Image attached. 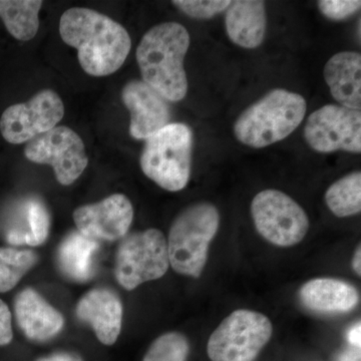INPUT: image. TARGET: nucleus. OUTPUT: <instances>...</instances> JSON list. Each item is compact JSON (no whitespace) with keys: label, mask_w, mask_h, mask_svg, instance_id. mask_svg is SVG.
<instances>
[{"label":"nucleus","mask_w":361,"mask_h":361,"mask_svg":"<svg viewBox=\"0 0 361 361\" xmlns=\"http://www.w3.org/2000/svg\"><path fill=\"white\" fill-rule=\"evenodd\" d=\"M59 33L66 44L77 49L80 66L92 77H106L120 70L132 47L129 32L122 25L82 7L63 13Z\"/></svg>","instance_id":"nucleus-1"},{"label":"nucleus","mask_w":361,"mask_h":361,"mask_svg":"<svg viewBox=\"0 0 361 361\" xmlns=\"http://www.w3.org/2000/svg\"><path fill=\"white\" fill-rule=\"evenodd\" d=\"M190 42L191 39L186 27L169 21L152 27L137 45L135 58L142 82L168 102L177 103L187 96L184 59Z\"/></svg>","instance_id":"nucleus-2"},{"label":"nucleus","mask_w":361,"mask_h":361,"mask_svg":"<svg viewBox=\"0 0 361 361\" xmlns=\"http://www.w3.org/2000/svg\"><path fill=\"white\" fill-rule=\"evenodd\" d=\"M307 111L305 99L283 89L271 90L246 109L234 123L236 139L262 149L286 139L301 125Z\"/></svg>","instance_id":"nucleus-3"},{"label":"nucleus","mask_w":361,"mask_h":361,"mask_svg":"<svg viewBox=\"0 0 361 361\" xmlns=\"http://www.w3.org/2000/svg\"><path fill=\"white\" fill-rule=\"evenodd\" d=\"M219 226V211L208 202L193 204L180 213L171 226L167 240L173 269L185 276L200 277Z\"/></svg>","instance_id":"nucleus-4"},{"label":"nucleus","mask_w":361,"mask_h":361,"mask_svg":"<svg viewBox=\"0 0 361 361\" xmlns=\"http://www.w3.org/2000/svg\"><path fill=\"white\" fill-rule=\"evenodd\" d=\"M193 133L185 123H169L146 140L140 164L161 189L179 192L191 177Z\"/></svg>","instance_id":"nucleus-5"},{"label":"nucleus","mask_w":361,"mask_h":361,"mask_svg":"<svg viewBox=\"0 0 361 361\" xmlns=\"http://www.w3.org/2000/svg\"><path fill=\"white\" fill-rule=\"evenodd\" d=\"M269 318L248 310L234 311L211 334L207 353L212 361H254L272 336Z\"/></svg>","instance_id":"nucleus-6"},{"label":"nucleus","mask_w":361,"mask_h":361,"mask_svg":"<svg viewBox=\"0 0 361 361\" xmlns=\"http://www.w3.org/2000/svg\"><path fill=\"white\" fill-rule=\"evenodd\" d=\"M170 266L167 239L158 229L123 237L116 257V281L132 291L146 282L160 279Z\"/></svg>","instance_id":"nucleus-7"},{"label":"nucleus","mask_w":361,"mask_h":361,"mask_svg":"<svg viewBox=\"0 0 361 361\" xmlns=\"http://www.w3.org/2000/svg\"><path fill=\"white\" fill-rule=\"evenodd\" d=\"M251 215L259 234L275 246H295L310 230L302 207L279 190L267 189L256 195Z\"/></svg>","instance_id":"nucleus-8"},{"label":"nucleus","mask_w":361,"mask_h":361,"mask_svg":"<svg viewBox=\"0 0 361 361\" xmlns=\"http://www.w3.org/2000/svg\"><path fill=\"white\" fill-rule=\"evenodd\" d=\"M25 155L33 163L51 166L63 186L75 183L89 164L82 137L65 126L54 128L28 142Z\"/></svg>","instance_id":"nucleus-9"},{"label":"nucleus","mask_w":361,"mask_h":361,"mask_svg":"<svg viewBox=\"0 0 361 361\" xmlns=\"http://www.w3.org/2000/svg\"><path fill=\"white\" fill-rule=\"evenodd\" d=\"M304 137L318 153L360 154L361 111L341 104H326L308 116Z\"/></svg>","instance_id":"nucleus-10"},{"label":"nucleus","mask_w":361,"mask_h":361,"mask_svg":"<svg viewBox=\"0 0 361 361\" xmlns=\"http://www.w3.org/2000/svg\"><path fill=\"white\" fill-rule=\"evenodd\" d=\"M65 116L61 97L51 90H40L26 103L9 106L0 118V132L6 142H28L56 127Z\"/></svg>","instance_id":"nucleus-11"},{"label":"nucleus","mask_w":361,"mask_h":361,"mask_svg":"<svg viewBox=\"0 0 361 361\" xmlns=\"http://www.w3.org/2000/svg\"><path fill=\"white\" fill-rule=\"evenodd\" d=\"M134 208L127 196L115 194L94 204L80 207L73 212L78 231L97 242H113L129 232Z\"/></svg>","instance_id":"nucleus-12"},{"label":"nucleus","mask_w":361,"mask_h":361,"mask_svg":"<svg viewBox=\"0 0 361 361\" xmlns=\"http://www.w3.org/2000/svg\"><path fill=\"white\" fill-rule=\"evenodd\" d=\"M122 101L130 114V135L134 139L147 140L170 123L167 99L142 80L128 82Z\"/></svg>","instance_id":"nucleus-13"},{"label":"nucleus","mask_w":361,"mask_h":361,"mask_svg":"<svg viewBox=\"0 0 361 361\" xmlns=\"http://www.w3.org/2000/svg\"><path fill=\"white\" fill-rule=\"evenodd\" d=\"M123 305L120 297L108 288L92 289L78 301L75 314L89 323L104 345H113L122 330Z\"/></svg>","instance_id":"nucleus-14"},{"label":"nucleus","mask_w":361,"mask_h":361,"mask_svg":"<svg viewBox=\"0 0 361 361\" xmlns=\"http://www.w3.org/2000/svg\"><path fill=\"white\" fill-rule=\"evenodd\" d=\"M14 314L21 331L32 341H49L65 325L61 313L32 288L23 289L16 297Z\"/></svg>","instance_id":"nucleus-15"},{"label":"nucleus","mask_w":361,"mask_h":361,"mask_svg":"<svg viewBox=\"0 0 361 361\" xmlns=\"http://www.w3.org/2000/svg\"><path fill=\"white\" fill-rule=\"evenodd\" d=\"M226 32L233 44L243 49L260 47L267 28L265 2L236 0L226 9Z\"/></svg>","instance_id":"nucleus-16"},{"label":"nucleus","mask_w":361,"mask_h":361,"mask_svg":"<svg viewBox=\"0 0 361 361\" xmlns=\"http://www.w3.org/2000/svg\"><path fill=\"white\" fill-rule=\"evenodd\" d=\"M299 297L306 308L324 314L349 312L360 302V294L353 284L334 278L310 280L301 287Z\"/></svg>","instance_id":"nucleus-17"},{"label":"nucleus","mask_w":361,"mask_h":361,"mask_svg":"<svg viewBox=\"0 0 361 361\" xmlns=\"http://www.w3.org/2000/svg\"><path fill=\"white\" fill-rule=\"evenodd\" d=\"M324 80L331 96L341 106L361 109V54L341 51L330 58L324 66Z\"/></svg>","instance_id":"nucleus-18"},{"label":"nucleus","mask_w":361,"mask_h":361,"mask_svg":"<svg viewBox=\"0 0 361 361\" xmlns=\"http://www.w3.org/2000/svg\"><path fill=\"white\" fill-rule=\"evenodd\" d=\"M99 248V242L87 238L78 231L71 232L58 249L59 269L73 281L92 279L94 274V256Z\"/></svg>","instance_id":"nucleus-19"},{"label":"nucleus","mask_w":361,"mask_h":361,"mask_svg":"<svg viewBox=\"0 0 361 361\" xmlns=\"http://www.w3.org/2000/svg\"><path fill=\"white\" fill-rule=\"evenodd\" d=\"M23 222L8 230L6 240L11 245L39 246L47 241L51 228V217L47 207L39 198L25 202Z\"/></svg>","instance_id":"nucleus-20"},{"label":"nucleus","mask_w":361,"mask_h":361,"mask_svg":"<svg viewBox=\"0 0 361 361\" xmlns=\"http://www.w3.org/2000/svg\"><path fill=\"white\" fill-rule=\"evenodd\" d=\"M42 0H0V18L14 39L28 42L39 28Z\"/></svg>","instance_id":"nucleus-21"},{"label":"nucleus","mask_w":361,"mask_h":361,"mask_svg":"<svg viewBox=\"0 0 361 361\" xmlns=\"http://www.w3.org/2000/svg\"><path fill=\"white\" fill-rule=\"evenodd\" d=\"M326 205L336 217L357 215L361 211V173L353 172L337 180L327 189Z\"/></svg>","instance_id":"nucleus-22"},{"label":"nucleus","mask_w":361,"mask_h":361,"mask_svg":"<svg viewBox=\"0 0 361 361\" xmlns=\"http://www.w3.org/2000/svg\"><path fill=\"white\" fill-rule=\"evenodd\" d=\"M37 262V255L32 250L0 248V293L13 289Z\"/></svg>","instance_id":"nucleus-23"},{"label":"nucleus","mask_w":361,"mask_h":361,"mask_svg":"<svg viewBox=\"0 0 361 361\" xmlns=\"http://www.w3.org/2000/svg\"><path fill=\"white\" fill-rule=\"evenodd\" d=\"M189 353L186 336L179 332H168L152 343L142 361H186Z\"/></svg>","instance_id":"nucleus-24"},{"label":"nucleus","mask_w":361,"mask_h":361,"mask_svg":"<svg viewBox=\"0 0 361 361\" xmlns=\"http://www.w3.org/2000/svg\"><path fill=\"white\" fill-rule=\"evenodd\" d=\"M173 6L183 13L197 20H210L225 11L231 1L229 0H174Z\"/></svg>","instance_id":"nucleus-25"},{"label":"nucleus","mask_w":361,"mask_h":361,"mask_svg":"<svg viewBox=\"0 0 361 361\" xmlns=\"http://www.w3.org/2000/svg\"><path fill=\"white\" fill-rule=\"evenodd\" d=\"M320 13L330 20H348L360 11V0H320L317 2Z\"/></svg>","instance_id":"nucleus-26"},{"label":"nucleus","mask_w":361,"mask_h":361,"mask_svg":"<svg viewBox=\"0 0 361 361\" xmlns=\"http://www.w3.org/2000/svg\"><path fill=\"white\" fill-rule=\"evenodd\" d=\"M13 339L11 313L8 306L0 299V346L8 345Z\"/></svg>","instance_id":"nucleus-27"},{"label":"nucleus","mask_w":361,"mask_h":361,"mask_svg":"<svg viewBox=\"0 0 361 361\" xmlns=\"http://www.w3.org/2000/svg\"><path fill=\"white\" fill-rule=\"evenodd\" d=\"M37 361H84L80 356L70 353H56L54 355L39 358Z\"/></svg>","instance_id":"nucleus-28"},{"label":"nucleus","mask_w":361,"mask_h":361,"mask_svg":"<svg viewBox=\"0 0 361 361\" xmlns=\"http://www.w3.org/2000/svg\"><path fill=\"white\" fill-rule=\"evenodd\" d=\"M348 338L349 343L353 346V348H360V338H361V326L360 322L356 323L353 329H350L348 331Z\"/></svg>","instance_id":"nucleus-29"},{"label":"nucleus","mask_w":361,"mask_h":361,"mask_svg":"<svg viewBox=\"0 0 361 361\" xmlns=\"http://www.w3.org/2000/svg\"><path fill=\"white\" fill-rule=\"evenodd\" d=\"M338 361H360V348L348 349L342 353Z\"/></svg>","instance_id":"nucleus-30"},{"label":"nucleus","mask_w":361,"mask_h":361,"mask_svg":"<svg viewBox=\"0 0 361 361\" xmlns=\"http://www.w3.org/2000/svg\"><path fill=\"white\" fill-rule=\"evenodd\" d=\"M353 270L358 276H361V247L360 245L356 249L355 256L353 260Z\"/></svg>","instance_id":"nucleus-31"}]
</instances>
